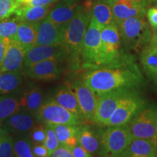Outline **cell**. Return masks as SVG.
<instances>
[{"label":"cell","instance_id":"30bf717a","mask_svg":"<svg viewBox=\"0 0 157 157\" xmlns=\"http://www.w3.org/2000/svg\"><path fill=\"white\" fill-rule=\"evenodd\" d=\"M128 90L129 89L115 90L97 95L98 103L94 122L106 126L121 98L129 92Z\"/></svg>","mask_w":157,"mask_h":157},{"label":"cell","instance_id":"7dc6e473","mask_svg":"<svg viewBox=\"0 0 157 157\" xmlns=\"http://www.w3.org/2000/svg\"><path fill=\"white\" fill-rule=\"evenodd\" d=\"M87 1H89V2H93L94 0H87Z\"/></svg>","mask_w":157,"mask_h":157},{"label":"cell","instance_id":"60d3db41","mask_svg":"<svg viewBox=\"0 0 157 157\" xmlns=\"http://www.w3.org/2000/svg\"><path fill=\"white\" fill-rule=\"evenodd\" d=\"M58 0H32L29 5L34 6H45L52 5V3L56 2Z\"/></svg>","mask_w":157,"mask_h":157},{"label":"cell","instance_id":"8d00e7d4","mask_svg":"<svg viewBox=\"0 0 157 157\" xmlns=\"http://www.w3.org/2000/svg\"><path fill=\"white\" fill-rule=\"evenodd\" d=\"M147 17L151 26L154 29H157V6L151 7L147 12Z\"/></svg>","mask_w":157,"mask_h":157},{"label":"cell","instance_id":"836d02e7","mask_svg":"<svg viewBox=\"0 0 157 157\" xmlns=\"http://www.w3.org/2000/svg\"><path fill=\"white\" fill-rule=\"evenodd\" d=\"M14 142L13 138L7 135L0 137V157L14 156Z\"/></svg>","mask_w":157,"mask_h":157},{"label":"cell","instance_id":"4dcf8cb0","mask_svg":"<svg viewBox=\"0 0 157 157\" xmlns=\"http://www.w3.org/2000/svg\"><path fill=\"white\" fill-rule=\"evenodd\" d=\"M20 5L17 0H0V20L15 14Z\"/></svg>","mask_w":157,"mask_h":157},{"label":"cell","instance_id":"e0dca14e","mask_svg":"<svg viewBox=\"0 0 157 157\" xmlns=\"http://www.w3.org/2000/svg\"><path fill=\"white\" fill-rule=\"evenodd\" d=\"M78 7V5L76 2H73L64 0L52 7L48 18L60 28L66 29L68 23L75 15Z\"/></svg>","mask_w":157,"mask_h":157},{"label":"cell","instance_id":"7c38bea8","mask_svg":"<svg viewBox=\"0 0 157 157\" xmlns=\"http://www.w3.org/2000/svg\"><path fill=\"white\" fill-rule=\"evenodd\" d=\"M69 89L77 98L84 119L94 121L98 103L96 94L92 91L83 81L76 82L73 87Z\"/></svg>","mask_w":157,"mask_h":157},{"label":"cell","instance_id":"1f68e13d","mask_svg":"<svg viewBox=\"0 0 157 157\" xmlns=\"http://www.w3.org/2000/svg\"><path fill=\"white\" fill-rule=\"evenodd\" d=\"M14 156L17 157H33L32 148L30 143L24 139H19L14 143Z\"/></svg>","mask_w":157,"mask_h":157},{"label":"cell","instance_id":"d6986e66","mask_svg":"<svg viewBox=\"0 0 157 157\" xmlns=\"http://www.w3.org/2000/svg\"><path fill=\"white\" fill-rule=\"evenodd\" d=\"M157 156V145L149 139L134 138L121 156L154 157Z\"/></svg>","mask_w":157,"mask_h":157},{"label":"cell","instance_id":"e575fe53","mask_svg":"<svg viewBox=\"0 0 157 157\" xmlns=\"http://www.w3.org/2000/svg\"><path fill=\"white\" fill-rule=\"evenodd\" d=\"M47 132L46 126L42 124L34 125L31 129L30 133V138L32 143L35 144H44L46 140Z\"/></svg>","mask_w":157,"mask_h":157},{"label":"cell","instance_id":"8fae6325","mask_svg":"<svg viewBox=\"0 0 157 157\" xmlns=\"http://www.w3.org/2000/svg\"><path fill=\"white\" fill-rule=\"evenodd\" d=\"M111 6L114 21H123L135 16H144L147 0H105Z\"/></svg>","mask_w":157,"mask_h":157},{"label":"cell","instance_id":"7402d4cb","mask_svg":"<svg viewBox=\"0 0 157 157\" xmlns=\"http://www.w3.org/2000/svg\"><path fill=\"white\" fill-rule=\"evenodd\" d=\"M38 25L39 24H31L25 22L20 23L18 30L13 41L21 45L25 53L36 44L38 35Z\"/></svg>","mask_w":157,"mask_h":157},{"label":"cell","instance_id":"7a4b0ae2","mask_svg":"<svg viewBox=\"0 0 157 157\" xmlns=\"http://www.w3.org/2000/svg\"><path fill=\"white\" fill-rule=\"evenodd\" d=\"M131 60L124 58L121 52V36L114 21L101 30V44L98 67H114Z\"/></svg>","mask_w":157,"mask_h":157},{"label":"cell","instance_id":"c3c4849f","mask_svg":"<svg viewBox=\"0 0 157 157\" xmlns=\"http://www.w3.org/2000/svg\"><path fill=\"white\" fill-rule=\"evenodd\" d=\"M154 1H157V0H154Z\"/></svg>","mask_w":157,"mask_h":157},{"label":"cell","instance_id":"6da1fadb","mask_svg":"<svg viewBox=\"0 0 157 157\" xmlns=\"http://www.w3.org/2000/svg\"><path fill=\"white\" fill-rule=\"evenodd\" d=\"M84 83L96 95L119 89L137 87L144 82L138 66L133 61L121 66L92 71L84 76Z\"/></svg>","mask_w":157,"mask_h":157},{"label":"cell","instance_id":"f35d334b","mask_svg":"<svg viewBox=\"0 0 157 157\" xmlns=\"http://www.w3.org/2000/svg\"><path fill=\"white\" fill-rule=\"evenodd\" d=\"M71 152L74 157H90L93 155L88 152L81 145H76L75 147L71 148Z\"/></svg>","mask_w":157,"mask_h":157},{"label":"cell","instance_id":"277c9868","mask_svg":"<svg viewBox=\"0 0 157 157\" xmlns=\"http://www.w3.org/2000/svg\"><path fill=\"white\" fill-rule=\"evenodd\" d=\"M121 39L129 50L138 51L150 42L152 33L143 16L117 21Z\"/></svg>","mask_w":157,"mask_h":157},{"label":"cell","instance_id":"f6af8a7d","mask_svg":"<svg viewBox=\"0 0 157 157\" xmlns=\"http://www.w3.org/2000/svg\"><path fill=\"white\" fill-rule=\"evenodd\" d=\"M156 144H157V117H156Z\"/></svg>","mask_w":157,"mask_h":157},{"label":"cell","instance_id":"5b68a950","mask_svg":"<svg viewBox=\"0 0 157 157\" xmlns=\"http://www.w3.org/2000/svg\"><path fill=\"white\" fill-rule=\"evenodd\" d=\"M132 138L127 124L109 126V128L101 135L103 154L121 156Z\"/></svg>","mask_w":157,"mask_h":157},{"label":"cell","instance_id":"7bdbcfd3","mask_svg":"<svg viewBox=\"0 0 157 157\" xmlns=\"http://www.w3.org/2000/svg\"><path fill=\"white\" fill-rule=\"evenodd\" d=\"M1 124L2 123H0V137L4 136V135H7V130H6V129H4Z\"/></svg>","mask_w":157,"mask_h":157},{"label":"cell","instance_id":"ab89813d","mask_svg":"<svg viewBox=\"0 0 157 157\" xmlns=\"http://www.w3.org/2000/svg\"><path fill=\"white\" fill-rule=\"evenodd\" d=\"M10 39H0V67L2 64L4 58H5L6 50L8 46Z\"/></svg>","mask_w":157,"mask_h":157},{"label":"cell","instance_id":"ee69618b","mask_svg":"<svg viewBox=\"0 0 157 157\" xmlns=\"http://www.w3.org/2000/svg\"><path fill=\"white\" fill-rule=\"evenodd\" d=\"M31 1H32V0H17V2H18L21 5H29Z\"/></svg>","mask_w":157,"mask_h":157},{"label":"cell","instance_id":"f1b7e54d","mask_svg":"<svg viewBox=\"0 0 157 157\" xmlns=\"http://www.w3.org/2000/svg\"><path fill=\"white\" fill-rule=\"evenodd\" d=\"M21 110V103L15 98L8 95L0 96V123Z\"/></svg>","mask_w":157,"mask_h":157},{"label":"cell","instance_id":"681fc988","mask_svg":"<svg viewBox=\"0 0 157 157\" xmlns=\"http://www.w3.org/2000/svg\"></svg>","mask_w":157,"mask_h":157},{"label":"cell","instance_id":"4316f807","mask_svg":"<svg viewBox=\"0 0 157 157\" xmlns=\"http://www.w3.org/2000/svg\"><path fill=\"white\" fill-rule=\"evenodd\" d=\"M21 108L31 113H36L42 105V93L39 89L34 88L24 93L21 98Z\"/></svg>","mask_w":157,"mask_h":157},{"label":"cell","instance_id":"83f0119b","mask_svg":"<svg viewBox=\"0 0 157 157\" xmlns=\"http://www.w3.org/2000/svg\"><path fill=\"white\" fill-rule=\"evenodd\" d=\"M21 72L0 71V93H8L15 91L22 84Z\"/></svg>","mask_w":157,"mask_h":157},{"label":"cell","instance_id":"9a60e30c","mask_svg":"<svg viewBox=\"0 0 157 157\" xmlns=\"http://www.w3.org/2000/svg\"><path fill=\"white\" fill-rule=\"evenodd\" d=\"M26 75L37 80L56 79L60 74L58 60H46L26 68Z\"/></svg>","mask_w":157,"mask_h":157},{"label":"cell","instance_id":"9c48e42d","mask_svg":"<svg viewBox=\"0 0 157 157\" xmlns=\"http://www.w3.org/2000/svg\"><path fill=\"white\" fill-rule=\"evenodd\" d=\"M143 100L131 92L124 96L110 118L106 126L126 124L132 117L144 107Z\"/></svg>","mask_w":157,"mask_h":157},{"label":"cell","instance_id":"ac0fdd59","mask_svg":"<svg viewBox=\"0 0 157 157\" xmlns=\"http://www.w3.org/2000/svg\"><path fill=\"white\" fill-rule=\"evenodd\" d=\"M52 9V5L45 6L21 5L15 15L19 17L21 22L39 24L48 16Z\"/></svg>","mask_w":157,"mask_h":157},{"label":"cell","instance_id":"2e32d148","mask_svg":"<svg viewBox=\"0 0 157 157\" xmlns=\"http://www.w3.org/2000/svg\"><path fill=\"white\" fill-rule=\"evenodd\" d=\"M25 52L18 43L10 40L7 46L0 71L21 72L24 65Z\"/></svg>","mask_w":157,"mask_h":157},{"label":"cell","instance_id":"603a6c76","mask_svg":"<svg viewBox=\"0 0 157 157\" xmlns=\"http://www.w3.org/2000/svg\"><path fill=\"white\" fill-rule=\"evenodd\" d=\"M91 19L102 29L114 21L111 6L105 0H94L91 7Z\"/></svg>","mask_w":157,"mask_h":157},{"label":"cell","instance_id":"b9f144b4","mask_svg":"<svg viewBox=\"0 0 157 157\" xmlns=\"http://www.w3.org/2000/svg\"><path fill=\"white\" fill-rule=\"evenodd\" d=\"M150 42L157 45V29H154V32H153L151 34V37Z\"/></svg>","mask_w":157,"mask_h":157},{"label":"cell","instance_id":"5bb4252c","mask_svg":"<svg viewBox=\"0 0 157 157\" xmlns=\"http://www.w3.org/2000/svg\"><path fill=\"white\" fill-rule=\"evenodd\" d=\"M66 29L60 28L46 17L38 25V35L35 45L63 44Z\"/></svg>","mask_w":157,"mask_h":157},{"label":"cell","instance_id":"d4e9b609","mask_svg":"<svg viewBox=\"0 0 157 157\" xmlns=\"http://www.w3.org/2000/svg\"><path fill=\"white\" fill-rule=\"evenodd\" d=\"M53 127L60 145L73 148L78 145V133L79 127L72 124H50Z\"/></svg>","mask_w":157,"mask_h":157},{"label":"cell","instance_id":"d590c367","mask_svg":"<svg viewBox=\"0 0 157 157\" xmlns=\"http://www.w3.org/2000/svg\"><path fill=\"white\" fill-rule=\"evenodd\" d=\"M52 157H73L71 149L60 145L50 155Z\"/></svg>","mask_w":157,"mask_h":157},{"label":"cell","instance_id":"d6a6232c","mask_svg":"<svg viewBox=\"0 0 157 157\" xmlns=\"http://www.w3.org/2000/svg\"><path fill=\"white\" fill-rule=\"evenodd\" d=\"M46 140H45L44 144L48 150V156H50L51 154L60 146V143L59 142L56 131L53 127L50 126V124H46Z\"/></svg>","mask_w":157,"mask_h":157},{"label":"cell","instance_id":"3957f363","mask_svg":"<svg viewBox=\"0 0 157 157\" xmlns=\"http://www.w3.org/2000/svg\"><path fill=\"white\" fill-rule=\"evenodd\" d=\"M91 4L78 5V7L65 31L63 47L67 53L75 57L81 54L84 37L91 20Z\"/></svg>","mask_w":157,"mask_h":157},{"label":"cell","instance_id":"ba28073f","mask_svg":"<svg viewBox=\"0 0 157 157\" xmlns=\"http://www.w3.org/2000/svg\"><path fill=\"white\" fill-rule=\"evenodd\" d=\"M101 30L102 29L93 19L90 20L81 49L82 61L85 67H98L101 44Z\"/></svg>","mask_w":157,"mask_h":157},{"label":"cell","instance_id":"484cf974","mask_svg":"<svg viewBox=\"0 0 157 157\" xmlns=\"http://www.w3.org/2000/svg\"><path fill=\"white\" fill-rule=\"evenodd\" d=\"M55 101L82 119H84L77 98L69 88H61L59 90L55 96Z\"/></svg>","mask_w":157,"mask_h":157},{"label":"cell","instance_id":"52a82bcc","mask_svg":"<svg viewBox=\"0 0 157 157\" xmlns=\"http://www.w3.org/2000/svg\"><path fill=\"white\" fill-rule=\"evenodd\" d=\"M36 119L45 124H72L79 126L83 119L56 101L42 105L36 113Z\"/></svg>","mask_w":157,"mask_h":157},{"label":"cell","instance_id":"bcb514c9","mask_svg":"<svg viewBox=\"0 0 157 157\" xmlns=\"http://www.w3.org/2000/svg\"><path fill=\"white\" fill-rule=\"evenodd\" d=\"M68 2H77L78 0H67Z\"/></svg>","mask_w":157,"mask_h":157},{"label":"cell","instance_id":"ffe728a7","mask_svg":"<svg viewBox=\"0 0 157 157\" xmlns=\"http://www.w3.org/2000/svg\"><path fill=\"white\" fill-rule=\"evenodd\" d=\"M140 60L146 75L157 87V45L151 42L145 45Z\"/></svg>","mask_w":157,"mask_h":157},{"label":"cell","instance_id":"4fadbf2b","mask_svg":"<svg viewBox=\"0 0 157 157\" xmlns=\"http://www.w3.org/2000/svg\"><path fill=\"white\" fill-rule=\"evenodd\" d=\"M63 44L34 45L25 53L24 66L29 68L37 63L46 60H58L66 53Z\"/></svg>","mask_w":157,"mask_h":157},{"label":"cell","instance_id":"8992f818","mask_svg":"<svg viewBox=\"0 0 157 157\" xmlns=\"http://www.w3.org/2000/svg\"><path fill=\"white\" fill-rule=\"evenodd\" d=\"M156 109L143 107L127 123L132 137L149 139L156 144Z\"/></svg>","mask_w":157,"mask_h":157},{"label":"cell","instance_id":"74e56055","mask_svg":"<svg viewBox=\"0 0 157 157\" xmlns=\"http://www.w3.org/2000/svg\"><path fill=\"white\" fill-rule=\"evenodd\" d=\"M32 151L34 156L46 157L49 156L48 150L44 144H35L32 148Z\"/></svg>","mask_w":157,"mask_h":157},{"label":"cell","instance_id":"f546056e","mask_svg":"<svg viewBox=\"0 0 157 157\" xmlns=\"http://www.w3.org/2000/svg\"><path fill=\"white\" fill-rule=\"evenodd\" d=\"M9 17L0 20V39L13 40L21 21L17 15L13 18Z\"/></svg>","mask_w":157,"mask_h":157},{"label":"cell","instance_id":"44dd1931","mask_svg":"<svg viewBox=\"0 0 157 157\" xmlns=\"http://www.w3.org/2000/svg\"><path fill=\"white\" fill-rule=\"evenodd\" d=\"M5 128L13 133H25L31 130L35 125L34 118L27 113L17 112L3 121Z\"/></svg>","mask_w":157,"mask_h":157},{"label":"cell","instance_id":"cb8c5ba5","mask_svg":"<svg viewBox=\"0 0 157 157\" xmlns=\"http://www.w3.org/2000/svg\"><path fill=\"white\" fill-rule=\"evenodd\" d=\"M78 140L79 145L83 146L92 155L103 154L101 136L98 137L91 129L87 127H79L78 133Z\"/></svg>","mask_w":157,"mask_h":157}]
</instances>
